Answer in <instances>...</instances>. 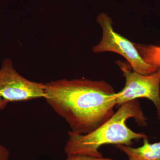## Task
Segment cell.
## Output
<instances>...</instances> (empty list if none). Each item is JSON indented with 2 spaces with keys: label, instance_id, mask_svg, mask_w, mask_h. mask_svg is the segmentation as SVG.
Listing matches in <instances>:
<instances>
[{
  "label": "cell",
  "instance_id": "3957f363",
  "mask_svg": "<svg viewBox=\"0 0 160 160\" xmlns=\"http://www.w3.org/2000/svg\"><path fill=\"white\" fill-rule=\"evenodd\" d=\"M97 22L102 28V36L101 42L92 48L94 52H112L118 53L127 60L133 70L140 74H150L157 71L158 68L143 59L134 43L114 31L112 20L108 15L100 13Z\"/></svg>",
  "mask_w": 160,
  "mask_h": 160
},
{
  "label": "cell",
  "instance_id": "6da1fadb",
  "mask_svg": "<svg viewBox=\"0 0 160 160\" xmlns=\"http://www.w3.org/2000/svg\"><path fill=\"white\" fill-rule=\"evenodd\" d=\"M46 86L44 99L72 132L90 133L115 113L117 92L105 81L63 79Z\"/></svg>",
  "mask_w": 160,
  "mask_h": 160
},
{
  "label": "cell",
  "instance_id": "9c48e42d",
  "mask_svg": "<svg viewBox=\"0 0 160 160\" xmlns=\"http://www.w3.org/2000/svg\"><path fill=\"white\" fill-rule=\"evenodd\" d=\"M9 150L0 143V160H9Z\"/></svg>",
  "mask_w": 160,
  "mask_h": 160
},
{
  "label": "cell",
  "instance_id": "8992f818",
  "mask_svg": "<svg viewBox=\"0 0 160 160\" xmlns=\"http://www.w3.org/2000/svg\"><path fill=\"white\" fill-rule=\"evenodd\" d=\"M116 147L127 155L128 160H160V141L150 143L146 138L142 146L138 148L123 145Z\"/></svg>",
  "mask_w": 160,
  "mask_h": 160
},
{
  "label": "cell",
  "instance_id": "7a4b0ae2",
  "mask_svg": "<svg viewBox=\"0 0 160 160\" xmlns=\"http://www.w3.org/2000/svg\"><path fill=\"white\" fill-rule=\"evenodd\" d=\"M132 118L139 126L147 125V118L137 100L121 105L109 120L90 133L81 134L68 131L69 139L64 152L67 155L81 154L102 157L99 149L104 145L131 146L133 141L147 138L146 135L132 131L127 126L126 121Z\"/></svg>",
  "mask_w": 160,
  "mask_h": 160
},
{
  "label": "cell",
  "instance_id": "ba28073f",
  "mask_svg": "<svg viewBox=\"0 0 160 160\" xmlns=\"http://www.w3.org/2000/svg\"><path fill=\"white\" fill-rule=\"evenodd\" d=\"M66 160H114L109 158H97L86 155L75 154L67 155Z\"/></svg>",
  "mask_w": 160,
  "mask_h": 160
},
{
  "label": "cell",
  "instance_id": "52a82bcc",
  "mask_svg": "<svg viewBox=\"0 0 160 160\" xmlns=\"http://www.w3.org/2000/svg\"><path fill=\"white\" fill-rule=\"evenodd\" d=\"M142 58L152 66L160 69V46L135 44Z\"/></svg>",
  "mask_w": 160,
  "mask_h": 160
},
{
  "label": "cell",
  "instance_id": "5b68a950",
  "mask_svg": "<svg viewBox=\"0 0 160 160\" xmlns=\"http://www.w3.org/2000/svg\"><path fill=\"white\" fill-rule=\"evenodd\" d=\"M46 89V84L29 81L20 75L10 59L3 60L0 69V97L8 102L45 98Z\"/></svg>",
  "mask_w": 160,
  "mask_h": 160
},
{
  "label": "cell",
  "instance_id": "30bf717a",
  "mask_svg": "<svg viewBox=\"0 0 160 160\" xmlns=\"http://www.w3.org/2000/svg\"><path fill=\"white\" fill-rule=\"evenodd\" d=\"M8 102L0 97V110L4 109L7 106Z\"/></svg>",
  "mask_w": 160,
  "mask_h": 160
},
{
  "label": "cell",
  "instance_id": "277c9868",
  "mask_svg": "<svg viewBox=\"0 0 160 160\" xmlns=\"http://www.w3.org/2000/svg\"><path fill=\"white\" fill-rule=\"evenodd\" d=\"M118 64L126 82L124 88L117 92V105L121 106L138 98H146L154 104L160 120V69L152 74L144 75L132 71L122 62H118Z\"/></svg>",
  "mask_w": 160,
  "mask_h": 160
}]
</instances>
